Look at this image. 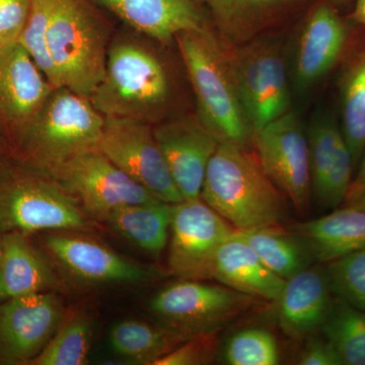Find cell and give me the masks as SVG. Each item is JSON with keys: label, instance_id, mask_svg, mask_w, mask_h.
Returning <instances> with one entry per match:
<instances>
[{"label": "cell", "instance_id": "cell-1", "mask_svg": "<svg viewBox=\"0 0 365 365\" xmlns=\"http://www.w3.org/2000/svg\"><path fill=\"white\" fill-rule=\"evenodd\" d=\"M200 198L235 230L277 227L287 215V197L246 148L220 141L206 170Z\"/></svg>", "mask_w": 365, "mask_h": 365}, {"label": "cell", "instance_id": "cell-2", "mask_svg": "<svg viewBox=\"0 0 365 365\" xmlns=\"http://www.w3.org/2000/svg\"><path fill=\"white\" fill-rule=\"evenodd\" d=\"M104 125L105 117L90 98L59 86L11 141L21 163L48 173L79 155L98 150Z\"/></svg>", "mask_w": 365, "mask_h": 365}, {"label": "cell", "instance_id": "cell-3", "mask_svg": "<svg viewBox=\"0 0 365 365\" xmlns=\"http://www.w3.org/2000/svg\"><path fill=\"white\" fill-rule=\"evenodd\" d=\"M175 39L193 86L201 123L218 140L247 148L254 131L222 46L206 26L178 34Z\"/></svg>", "mask_w": 365, "mask_h": 365}, {"label": "cell", "instance_id": "cell-4", "mask_svg": "<svg viewBox=\"0 0 365 365\" xmlns=\"http://www.w3.org/2000/svg\"><path fill=\"white\" fill-rule=\"evenodd\" d=\"M96 220L53 178L20 163L0 167V232H91Z\"/></svg>", "mask_w": 365, "mask_h": 365}, {"label": "cell", "instance_id": "cell-5", "mask_svg": "<svg viewBox=\"0 0 365 365\" xmlns=\"http://www.w3.org/2000/svg\"><path fill=\"white\" fill-rule=\"evenodd\" d=\"M109 30L90 0H56L47 48L59 86L91 98L105 74Z\"/></svg>", "mask_w": 365, "mask_h": 365}, {"label": "cell", "instance_id": "cell-6", "mask_svg": "<svg viewBox=\"0 0 365 365\" xmlns=\"http://www.w3.org/2000/svg\"><path fill=\"white\" fill-rule=\"evenodd\" d=\"M169 93V78L158 57L138 43L119 41L108 50L104 76L90 101L104 117L150 122Z\"/></svg>", "mask_w": 365, "mask_h": 365}, {"label": "cell", "instance_id": "cell-7", "mask_svg": "<svg viewBox=\"0 0 365 365\" xmlns=\"http://www.w3.org/2000/svg\"><path fill=\"white\" fill-rule=\"evenodd\" d=\"M255 299L223 284L180 279L153 295L148 309L160 325L188 339L218 333L246 313Z\"/></svg>", "mask_w": 365, "mask_h": 365}, {"label": "cell", "instance_id": "cell-8", "mask_svg": "<svg viewBox=\"0 0 365 365\" xmlns=\"http://www.w3.org/2000/svg\"><path fill=\"white\" fill-rule=\"evenodd\" d=\"M42 242L55 269L76 287L148 284L170 273L132 261L85 232H49Z\"/></svg>", "mask_w": 365, "mask_h": 365}, {"label": "cell", "instance_id": "cell-9", "mask_svg": "<svg viewBox=\"0 0 365 365\" xmlns=\"http://www.w3.org/2000/svg\"><path fill=\"white\" fill-rule=\"evenodd\" d=\"M45 174L58 182L96 222H107L115 210L124 206L160 200L98 150L79 155Z\"/></svg>", "mask_w": 365, "mask_h": 365}, {"label": "cell", "instance_id": "cell-10", "mask_svg": "<svg viewBox=\"0 0 365 365\" xmlns=\"http://www.w3.org/2000/svg\"><path fill=\"white\" fill-rule=\"evenodd\" d=\"M235 230L201 198L173 204L170 274L180 279H213L218 250Z\"/></svg>", "mask_w": 365, "mask_h": 365}, {"label": "cell", "instance_id": "cell-11", "mask_svg": "<svg viewBox=\"0 0 365 365\" xmlns=\"http://www.w3.org/2000/svg\"><path fill=\"white\" fill-rule=\"evenodd\" d=\"M258 162L299 215L311 208L312 180L307 133L299 118L287 114L254 133Z\"/></svg>", "mask_w": 365, "mask_h": 365}, {"label": "cell", "instance_id": "cell-12", "mask_svg": "<svg viewBox=\"0 0 365 365\" xmlns=\"http://www.w3.org/2000/svg\"><path fill=\"white\" fill-rule=\"evenodd\" d=\"M98 150L160 200H184L175 185L150 122L105 117Z\"/></svg>", "mask_w": 365, "mask_h": 365}, {"label": "cell", "instance_id": "cell-13", "mask_svg": "<svg viewBox=\"0 0 365 365\" xmlns=\"http://www.w3.org/2000/svg\"><path fill=\"white\" fill-rule=\"evenodd\" d=\"M230 60L254 133L290 111L287 66L275 46L251 43L237 50Z\"/></svg>", "mask_w": 365, "mask_h": 365}, {"label": "cell", "instance_id": "cell-14", "mask_svg": "<svg viewBox=\"0 0 365 365\" xmlns=\"http://www.w3.org/2000/svg\"><path fill=\"white\" fill-rule=\"evenodd\" d=\"M64 312L54 292L0 302V365H30L51 340Z\"/></svg>", "mask_w": 365, "mask_h": 365}, {"label": "cell", "instance_id": "cell-15", "mask_svg": "<svg viewBox=\"0 0 365 365\" xmlns=\"http://www.w3.org/2000/svg\"><path fill=\"white\" fill-rule=\"evenodd\" d=\"M175 185L184 200L200 198L208 163L217 148V137L199 118H185L153 128Z\"/></svg>", "mask_w": 365, "mask_h": 365}, {"label": "cell", "instance_id": "cell-16", "mask_svg": "<svg viewBox=\"0 0 365 365\" xmlns=\"http://www.w3.org/2000/svg\"><path fill=\"white\" fill-rule=\"evenodd\" d=\"M54 86L19 42L0 56V129L9 139L35 117Z\"/></svg>", "mask_w": 365, "mask_h": 365}, {"label": "cell", "instance_id": "cell-17", "mask_svg": "<svg viewBox=\"0 0 365 365\" xmlns=\"http://www.w3.org/2000/svg\"><path fill=\"white\" fill-rule=\"evenodd\" d=\"M350 24L331 0H319L312 7L295 57V81L299 88H311L340 61L349 44Z\"/></svg>", "mask_w": 365, "mask_h": 365}, {"label": "cell", "instance_id": "cell-18", "mask_svg": "<svg viewBox=\"0 0 365 365\" xmlns=\"http://www.w3.org/2000/svg\"><path fill=\"white\" fill-rule=\"evenodd\" d=\"M107 9L134 30L169 42L178 34L206 26L202 4L196 0H90Z\"/></svg>", "mask_w": 365, "mask_h": 365}, {"label": "cell", "instance_id": "cell-19", "mask_svg": "<svg viewBox=\"0 0 365 365\" xmlns=\"http://www.w3.org/2000/svg\"><path fill=\"white\" fill-rule=\"evenodd\" d=\"M325 269L307 268L285 281L278 302L281 330L292 339L316 332L325 323L333 304Z\"/></svg>", "mask_w": 365, "mask_h": 365}, {"label": "cell", "instance_id": "cell-20", "mask_svg": "<svg viewBox=\"0 0 365 365\" xmlns=\"http://www.w3.org/2000/svg\"><path fill=\"white\" fill-rule=\"evenodd\" d=\"M26 235L20 232L2 234L0 302L61 289V279L49 257L36 248Z\"/></svg>", "mask_w": 365, "mask_h": 365}, {"label": "cell", "instance_id": "cell-21", "mask_svg": "<svg viewBox=\"0 0 365 365\" xmlns=\"http://www.w3.org/2000/svg\"><path fill=\"white\" fill-rule=\"evenodd\" d=\"M213 279L242 294L273 302L279 299L287 281L262 262L239 230H235L218 250Z\"/></svg>", "mask_w": 365, "mask_h": 365}, {"label": "cell", "instance_id": "cell-22", "mask_svg": "<svg viewBox=\"0 0 365 365\" xmlns=\"http://www.w3.org/2000/svg\"><path fill=\"white\" fill-rule=\"evenodd\" d=\"M292 230L306 244L314 260L321 263L365 250V211L352 206L297 223Z\"/></svg>", "mask_w": 365, "mask_h": 365}, {"label": "cell", "instance_id": "cell-23", "mask_svg": "<svg viewBox=\"0 0 365 365\" xmlns=\"http://www.w3.org/2000/svg\"><path fill=\"white\" fill-rule=\"evenodd\" d=\"M172 215L173 204L158 200L117 209L106 222L136 248L158 257L169 244Z\"/></svg>", "mask_w": 365, "mask_h": 365}, {"label": "cell", "instance_id": "cell-24", "mask_svg": "<svg viewBox=\"0 0 365 365\" xmlns=\"http://www.w3.org/2000/svg\"><path fill=\"white\" fill-rule=\"evenodd\" d=\"M309 0H205L211 19L232 40H247Z\"/></svg>", "mask_w": 365, "mask_h": 365}, {"label": "cell", "instance_id": "cell-25", "mask_svg": "<svg viewBox=\"0 0 365 365\" xmlns=\"http://www.w3.org/2000/svg\"><path fill=\"white\" fill-rule=\"evenodd\" d=\"M187 340L158 324L141 319H124L110 331L109 343L117 356L144 365H155L158 359Z\"/></svg>", "mask_w": 365, "mask_h": 365}, {"label": "cell", "instance_id": "cell-26", "mask_svg": "<svg viewBox=\"0 0 365 365\" xmlns=\"http://www.w3.org/2000/svg\"><path fill=\"white\" fill-rule=\"evenodd\" d=\"M339 86L341 130L356 168L365 150V39L348 57Z\"/></svg>", "mask_w": 365, "mask_h": 365}, {"label": "cell", "instance_id": "cell-27", "mask_svg": "<svg viewBox=\"0 0 365 365\" xmlns=\"http://www.w3.org/2000/svg\"><path fill=\"white\" fill-rule=\"evenodd\" d=\"M240 232L262 262L282 279H289L309 268V262L314 260L306 244L292 232H283L279 225Z\"/></svg>", "mask_w": 365, "mask_h": 365}, {"label": "cell", "instance_id": "cell-28", "mask_svg": "<svg viewBox=\"0 0 365 365\" xmlns=\"http://www.w3.org/2000/svg\"><path fill=\"white\" fill-rule=\"evenodd\" d=\"M93 329V319L85 309L64 312L51 340L30 365L88 364Z\"/></svg>", "mask_w": 365, "mask_h": 365}, {"label": "cell", "instance_id": "cell-29", "mask_svg": "<svg viewBox=\"0 0 365 365\" xmlns=\"http://www.w3.org/2000/svg\"><path fill=\"white\" fill-rule=\"evenodd\" d=\"M312 196L318 194L329 173L341 158L351 155L340 124L329 113H319L312 121L307 132Z\"/></svg>", "mask_w": 365, "mask_h": 365}, {"label": "cell", "instance_id": "cell-30", "mask_svg": "<svg viewBox=\"0 0 365 365\" xmlns=\"http://www.w3.org/2000/svg\"><path fill=\"white\" fill-rule=\"evenodd\" d=\"M321 329L343 365H365V311L336 299Z\"/></svg>", "mask_w": 365, "mask_h": 365}, {"label": "cell", "instance_id": "cell-31", "mask_svg": "<svg viewBox=\"0 0 365 365\" xmlns=\"http://www.w3.org/2000/svg\"><path fill=\"white\" fill-rule=\"evenodd\" d=\"M56 0H31L28 19L18 42L29 52L54 88H59L56 71L47 48V32Z\"/></svg>", "mask_w": 365, "mask_h": 365}, {"label": "cell", "instance_id": "cell-32", "mask_svg": "<svg viewBox=\"0 0 365 365\" xmlns=\"http://www.w3.org/2000/svg\"><path fill=\"white\" fill-rule=\"evenodd\" d=\"M324 269L336 299L365 311V250L329 262Z\"/></svg>", "mask_w": 365, "mask_h": 365}, {"label": "cell", "instance_id": "cell-33", "mask_svg": "<svg viewBox=\"0 0 365 365\" xmlns=\"http://www.w3.org/2000/svg\"><path fill=\"white\" fill-rule=\"evenodd\" d=\"M223 355L230 365H275L280 361L277 341L262 329L235 334L225 345Z\"/></svg>", "mask_w": 365, "mask_h": 365}, {"label": "cell", "instance_id": "cell-34", "mask_svg": "<svg viewBox=\"0 0 365 365\" xmlns=\"http://www.w3.org/2000/svg\"><path fill=\"white\" fill-rule=\"evenodd\" d=\"M220 347L218 333L204 334L185 340L155 365H203L215 359Z\"/></svg>", "mask_w": 365, "mask_h": 365}, {"label": "cell", "instance_id": "cell-35", "mask_svg": "<svg viewBox=\"0 0 365 365\" xmlns=\"http://www.w3.org/2000/svg\"><path fill=\"white\" fill-rule=\"evenodd\" d=\"M31 0H0V39L14 44L20 39Z\"/></svg>", "mask_w": 365, "mask_h": 365}, {"label": "cell", "instance_id": "cell-36", "mask_svg": "<svg viewBox=\"0 0 365 365\" xmlns=\"http://www.w3.org/2000/svg\"><path fill=\"white\" fill-rule=\"evenodd\" d=\"M297 364L302 365H343L339 355L326 338L313 339L300 353Z\"/></svg>", "mask_w": 365, "mask_h": 365}, {"label": "cell", "instance_id": "cell-37", "mask_svg": "<svg viewBox=\"0 0 365 365\" xmlns=\"http://www.w3.org/2000/svg\"><path fill=\"white\" fill-rule=\"evenodd\" d=\"M360 160L361 162H360L359 169L357 170L356 175L353 177L351 186H350L349 191H348L347 196H346L344 203L351 200L355 196L359 195L360 192L365 190V150Z\"/></svg>", "mask_w": 365, "mask_h": 365}, {"label": "cell", "instance_id": "cell-38", "mask_svg": "<svg viewBox=\"0 0 365 365\" xmlns=\"http://www.w3.org/2000/svg\"><path fill=\"white\" fill-rule=\"evenodd\" d=\"M348 19L354 25L365 28V0H353Z\"/></svg>", "mask_w": 365, "mask_h": 365}, {"label": "cell", "instance_id": "cell-39", "mask_svg": "<svg viewBox=\"0 0 365 365\" xmlns=\"http://www.w3.org/2000/svg\"><path fill=\"white\" fill-rule=\"evenodd\" d=\"M343 205L352 206V207L359 208L360 210L365 211V190L360 192L359 195L355 196L351 200L343 204Z\"/></svg>", "mask_w": 365, "mask_h": 365}, {"label": "cell", "instance_id": "cell-40", "mask_svg": "<svg viewBox=\"0 0 365 365\" xmlns=\"http://www.w3.org/2000/svg\"><path fill=\"white\" fill-rule=\"evenodd\" d=\"M333 2L334 6L337 7L338 9L342 11V9H351L353 0H331Z\"/></svg>", "mask_w": 365, "mask_h": 365}, {"label": "cell", "instance_id": "cell-41", "mask_svg": "<svg viewBox=\"0 0 365 365\" xmlns=\"http://www.w3.org/2000/svg\"><path fill=\"white\" fill-rule=\"evenodd\" d=\"M9 45L11 44H7V43L4 42V40L0 39V56L6 52V50Z\"/></svg>", "mask_w": 365, "mask_h": 365}, {"label": "cell", "instance_id": "cell-42", "mask_svg": "<svg viewBox=\"0 0 365 365\" xmlns=\"http://www.w3.org/2000/svg\"><path fill=\"white\" fill-rule=\"evenodd\" d=\"M1 251H2V232H0V259H1Z\"/></svg>", "mask_w": 365, "mask_h": 365}, {"label": "cell", "instance_id": "cell-43", "mask_svg": "<svg viewBox=\"0 0 365 365\" xmlns=\"http://www.w3.org/2000/svg\"><path fill=\"white\" fill-rule=\"evenodd\" d=\"M197 2H199L200 4H205V0H196Z\"/></svg>", "mask_w": 365, "mask_h": 365}]
</instances>
